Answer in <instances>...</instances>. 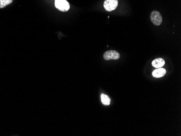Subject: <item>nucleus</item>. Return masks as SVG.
Masks as SVG:
<instances>
[{
	"instance_id": "0eeeda50",
	"label": "nucleus",
	"mask_w": 181,
	"mask_h": 136,
	"mask_svg": "<svg viewBox=\"0 0 181 136\" xmlns=\"http://www.w3.org/2000/svg\"><path fill=\"white\" fill-rule=\"evenodd\" d=\"M101 100L102 103L105 105H109L110 102H111V100L109 97V96H107L106 94H101Z\"/></svg>"
},
{
	"instance_id": "f03ea898",
	"label": "nucleus",
	"mask_w": 181,
	"mask_h": 136,
	"mask_svg": "<svg viewBox=\"0 0 181 136\" xmlns=\"http://www.w3.org/2000/svg\"><path fill=\"white\" fill-rule=\"evenodd\" d=\"M150 18L152 22L155 26H159L162 22V17L160 12L157 10H154L151 12Z\"/></svg>"
},
{
	"instance_id": "20e7f679",
	"label": "nucleus",
	"mask_w": 181,
	"mask_h": 136,
	"mask_svg": "<svg viewBox=\"0 0 181 136\" xmlns=\"http://www.w3.org/2000/svg\"><path fill=\"white\" fill-rule=\"evenodd\" d=\"M120 58V54L117 51L115 50H109L104 53V58L106 60H118Z\"/></svg>"
},
{
	"instance_id": "423d86ee",
	"label": "nucleus",
	"mask_w": 181,
	"mask_h": 136,
	"mask_svg": "<svg viewBox=\"0 0 181 136\" xmlns=\"http://www.w3.org/2000/svg\"><path fill=\"white\" fill-rule=\"evenodd\" d=\"M165 65V61L162 58H157L155 59L152 62V66L156 68H161Z\"/></svg>"
},
{
	"instance_id": "f257e3e1",
	"label": "nucleus",
	"mask_w": 181,
	"mask_h": 136,
	"mask_svg": "<svg viewBox=\"0 0 181 136\" xmlns=\"http://www.w3.org/2000/svg\"><path fill=\"white\" fill-rule=\"evenodd\" d=\"M55 6L61 12H67L70 8L69 4L66 0H55Z\"/></svg>"
},
{
	"instance_id": "6e6552de",
	"label": "nucleus",
	"mask_w": 181,
	"mask_h": 136,
	"mask_svg": "<svg viewBox=\"0 0 181 136\" xmlns=\"http://www.w3.org/2000/svg\"><path fill=\"white\" fill-rule=\"evenodd\" d=\"M13 2V0H0V8H3Z\"/></svg>"
},
{
	"instance_id": "7ed1b4c3",
	"label": "nucleus",
	"mask_w": 181,
	"mask_h": 136,
	"mask_svg": "<svg viewBox=\"0 0 181 136\" xmlns=\"http://www.w3.org/2000/svg\"><path fill=\"white\" fill-rule=\"evenodd\" d=\"M118 4V0H105L104 3V7L107 11L111 12L116 10Z\"/></svg>"
},
{
	"instance_id": "39448f33",
	"label": "nucleus",
	"mask_w": 181,
	"mask_h": 136,
	"mask_svg": "<svg viewBox=\"0 0 181 136\" xmlns=\"http://www.w3.org/2000/svg\"><path fill=\"white\" fill-rule=\"evenodd\" d=\"M166 74V70L164 68H157L153 72V75L155 78H161L164 76Z\"/></svg>"
}]
</instances>
